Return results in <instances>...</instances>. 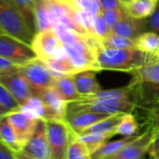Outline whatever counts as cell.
Here are the masks:
<instances>
[{
	"instance_id": "cell-1",
	"label": "cell",
	"mask_w": 159,
	"mask_h": 159,
	"mask_svg": "<svg viewBox=\"0 0 159 159\" xmlns=\"http://www.w3.org/2000/svg\"><path fill=\"white\" fill-rule=\"evenodd\" d=\"M130 74L132 79L126 86L131 101L137 109H149L159 99V60L155 57Z\"/></svg>"
},
{
	"instance_id": "cell-2",
	"label": "cell",
	"mask_w": 159,
	"mask_h": 159,
	"mask_svg": "<svg viewBox=\"0 0 159 159\" xmlns=\"http://www.w3.org/2000/svg\"><path fill=\"white\" fill-rule=\"evenodd\" d=\"M96 56L98 70L128 72L146 65L155 58L154 53L144 52L137 48L114 49L105 47L98 38L96 46Z\"/></svg>"
},
{
	"instance_id": "cell-3",
	"label": "cell",
	"mask_w": 159,
	"mask_h": 159,
	"mask_svg": "<svg viewBox=\"0 0 159 159\" xmlns=\"http://www.w3.org/2000/svg\"><path fill=\"white\" fill-rule=\"evenodd\" d=\"M0 30L29 45L36 34L22 12L10 0H0Z\"/></svg>"
},
{
	"instance_id": "cell-4",
	"label": "cell",
	"mask_w": 159,
	"mask_h": 159,
	"mask_svg": "<svg viewBox=\"0 0 159 159\" xmlns=\"http://www.w3.org/2000/svg\"><path fill=\"white\" fill-rule=\"evenodd\" d=\"M137 109L136 105L130 99L99 100L82 98L81 99L68 102L66 112L75 111H93L104 114L133 113Z\"/></svg>"
},
{
	"instance_id": "cell-5",
	"label": "cell",
	"mask_w": 159,
	"mask_h": 159,
	"mask_svg": "<svg viewBox=\"0 0 159 159\" xmlns=\"http://www.w3.org/2000/svg\"><path fill=\"white\" fill-rule=\"evenodd\" d=\"M45 121L51 159H66L68 146L77 134L71 129L65 119Z\"/></svg>"
},
{
	"instance_id": "cell-6",
	"label": "cell",
	"mask_w": 159,
	"mask_h": 159,
	"mask_svg": "<svg viewBox=\"0 0 159 159\" xmlns=\"http://www.w3.org/2000/svg\"><path fill=\"white\" fill-rule=\"evenodd\" d=\"M20 70L28 81L34 96L54 86L55 76L47 64L38 57L21 65Z\"/></svg>"
},
{
	"instance_id": "cell-7",
	"label": "cell",
	"mask_w": 159,
	"mask_h": 159,
	"mask_svg": "<svg viewBox=\"0 0 159 159\" xmlns=\"http://www.w3.org/2000/svg\"><path fill=\"white\" fill-rule=\"evenodd\" d=\"M0 84L10 92L21 108L25 106L34 96L28 81L20 69L0 73Z\"/></svg>"
},
{
	"instance_id": "cell-8",
	"label": "cell",
	"mask_w": 159,
	"mask_h": 159,
	"mask_svg": "<svg viewBox=\"0 0 159 159\" xmlns=\"http://www.w3.org/2000/svg\"><path fill=\"white\" fill-rule=\"evenodd\" d=\"M0 56L20 65L37 57L31 45L7 34L0 35Z\"/></svg>"
},
{
	"instance_id": "cell-9",
	"label": "cell",
	"mask_w": 159,
	"mask_h": 159,
	"mask_svg": "<svg viewBox=\"0 0 159 159\" xmlns=\"http://www.w3.org/2000/svg\"><path fill=\"white\" fill-rule=\"evenodd\" d=\"M31 47L37 57L46 61L56 56L64 44L58 38L53 28L37 32L32 40Z\"/></svg>"
},
{
	"instance_id": "cell-10",
	"label": "cell",
	"mask_w": 159,
	"mask_h": 159,
	"mask_svg": "<svg viewBox=\"0 0 159 159\" xmlns=\"http://www.w3.org/2000/svg\"><path fill=\"white\" fill-rule=\"evenodd\" d=\"M21 152L35 159H51V150L47 137L46 121L44 119H39L32 137Z\"/></svg>"
},
{
	"instance_id": "cell-11",
	"label": "cell",
	"mask_w": 159,
	"mask_h": 159,
	"mask_svg": "<svg viewBox=\"0 0 159 159\" xmlns=\"http://www.w3.org/2000/svg\"><path fill=\"white\" fill-rule=\"evenodd\" d=\"M156 128L146 126V129L136 139L128 142L117 153L108 159H141L148 152L149 147L153 139Z\"/></svg>"
},
{
	"instance_id": "cell-12",
	"label": "cell",
	"mask_w": 159,
	"mask_h": 159,
	"mask_svg": "<svg viewBox=\"0 0 159 159\" xmlns=\"http://www.w3.org/2000/svg\"><path fill=\"white\" fill-rule=\"evenodd\" d=\"M8 118L23 149L29 139L32 137L39 118H36L22 110L9 112Z\"/></svg>"
},
{
	"instance_id": "cell-13",
	"label": "cell",
	"mask_w": 159,
	"mask_h": 159,
	"mask_svg": "<svg viewBox=\"0 0 159 159\" xmlns=\"http://www.w3.org/2000/svg\"><path fill=\"white\" fill-rule=\"evenodd\" d=\"M37 97L40 98L44 107V120L65 119L68 102L62 98L54 87L41 91Z\"/></svg>"
},
{
	"instance_id": "cell-14",
	"label": "cell",
	"mask_w": 159,
	"mask_h": 159,
	"mask_svg": "<svg viewBox=\"0 0 159 159\" xmlns=\"http://www.w3.org/2000/svg\"><path fill=\"white\" fill-rule=\"evenodd\" d=\"M111 115L84 111L66 112L65 120L77 135H81L86 128L90 127L91 125L98 123L99 121Z\"/></svg>"
},
{
	"instance_id": "cell-15",
	"label": "cell",
	"mask_w": 159,
	"mask_h": 159,
	"mask_svg": "<svg viewBox=\"0 0 159 159\" xmlns=\"http://www.w3.org/2000/svg\"><path fill=\"white\" fill-rule=\"evenodd\" d=\"M111 31L115 35L135 39L147 31V19H136L126 14L115 25Z\"/></svg>"
},
{
	"instance_id": "cell-16",
	"label": "cell",
	"mask_w": 159,
	"mask_h": 159,
	"mask_svg": "<svg viewBox=\"0 0 159 159\" xmlns=\"http://www.w3.org/2000/svg\"><path fill=\"white\" fill-rule=\"evenodd\" d=\"M78 92L82 97L95 95L102 89L96 77L95 70H84L73 74Z\"/></svg>"
},
{
	"instance_id": "cell-17",
	"label": "cell",
	"mask_w": 159,
	"mask_h": 159,
	"mask_svg": "<svg viewBox=\"0 0 159 159\" xmlns=\"http://www.w3.org/2000/svg\"><path fill=\"white\" fill-rule=\"evenodd\" d=\"M59 95L66 102H72L81 99L83 97L78 92L73 75H63L55 77L53 86Z\"/></svg>"
},
{
	"instance_id": "cell-18",
	"label": "cell",
	"mask_w": 159,
	"mask_h": 159,
	"mask_svg": "<svg viewBox=\"0 0 159 159\" xmlns=\"http://www.w3.org/2000/svg\"><path fill=\"white\" fill-rule=\"evenodd\" d=\"M139 134L140 133L133 135V136H129V137H124L123 139L114 140V141H107L104 145H102L97 152H95L92 154V158L93 159H108V158H110L111 156L117 153L128 142H130L131 140L136 139Z\"/></svg>"
},
{
	"instance_id": "cell-19",
	"label": "cell",
	"mask_w": 159,
	"mask_h": 159,
	"mask_svg": "<svg viewBox=\"0 0 159 159\" xmlns=\"http://www.w3.org/2000/svg\"><path fill=\"white\" fill-rule=\"evenodd\" d=\"M156 3L152 0H132L125 10L126 13L136 19H147L153 11Z\"/></svg>"
},
{
	"instance_id": "cell-20",
	"label": "cell",
	"mask_w": 159,
	"mask_h": 159,
	"mask_svg": "<svg viewBox=\"0 0 159 159\" xmlns=\"http://www.w3.org/2000/svg\"><path fill=\"white\" fill-rule=\"evenodd\" d=\"M0 139L13 151H22V147L17 139L15 131L8 118V113L0 115Z\"/></svg>"
},
{
	"instance_id": "cell-21",
	"label": "cell",
	"mask_w": 159,
	"mask_h": 159,
	"mask_svg": "<svg viewBox=\"0 0 159 159\" xmlns=\"http://www.w3.org/2000/svg\"><path fill=\"white\" fill-rule=\"evenodd\" d=\"M34 14L37 32H41L52 28L50 21L48 0H35Z\"/></svg>"
},
{
	"instance_id": "cell-22",
	"label": "cell",
	"mask_w": 159,
	"mask_h": 159,
	"mask_svg": "<svg viewBox=\"0 0 159 159\" xmlns=\"http://www.w3.org/2000/svg\"><path fill=\"white\" fill-rule=\"evenodd\" d=\"M125 113H117V114H113L111 115L101 121H99L98 123L91 125L90 127L86 128L82 134H90V133H99V134H103V133H115L116 127L118 126L123 115Z\"/></svg>"
},
{
	"instance_id": "cell-23",
	"label": "cell",
	"mask_w": 159,
	"mask_h": 159,
	"mask_svg": "<svg viewBox=\"0 0 159 159\" xmlns=\"http://www.w3.org/2000/svg\"><path fill=\"white\" fill-rule=\"evenodd\" d=\"M136 48L148 53H155L159 50V35L146 31L134 39Z\"/></svg>"
},
{
	"instance_id": "cell-24",
	"label": "cell",
	"mask_w": 159,
	"mask_h": 159,
	"mask_svg": "<svg viewBox=\"0 0 159 159\" xmlns=\"http://www.w3.org/2000/svg\"><path fill=\"white\" fill-rule=\"evenodd\" d=\"M115 135H116L115 133H103V134L90 133V134L78 135V138L87 146L89 152H91V154H93Z\"/></svg>"
},
{
	"instance_id": "cell-25",
	"label": "cell",
	"mask_w": 159,
	"mask_h": 159,
	"mask_svg": "<svg viewBox=\"0 0 159 159\" xmlns=\"http://www.w3.org/2000/svg\"><path fill=\"white\" fill-rule=\"evenodd\" d=\"M47 66L50 67L52 72L55 77L63 76V75H73L77 73L76 69L72 66L68 57L57 58L53 57L44 61Z\"/></svg>"
},
{
	"instance_id": "cell-26",
	"label": "cell",
	"mask_w": 159,
	"mask_h": 159,
	"mask_svg": "<svg viewBox=\"0 0 159 159\" xmlns=\"http://www.w3.org/2000/svg\"><path fill=\"white\" fill-rule=\"evenodd\" d=\"M139 123L133 113H125L116 127V135L129 137L139 134Z\"/></svg>"
},
{
	"instance_id": "cell-27",
	"label": "cell",
	"mask_w": 159,
	"mask_h": 159,
	"mask_svg": "<svg viewBox=\"0 0 159 159\" xmlns=\"http://www.w3.org/2000/svg\"><path fill=\"white\" fill-rule=\"evenodd\" d=\"M66 159H93L87 146L78 138V135L71 140Z\"/></svg>"
},
{
	"instance_id": "cell-28",
	"label": "cell",
	"mask_w": 159,
	"mask_h": 159,
	"mask_svg": "<svg viewBox=\"0 0 159 159\" xmlns=\"http://www.w3.org/2000/svg\"><path fill=\"white\" fill-rule=\"evenodd\" d=\"M100 42L103 46L114 49H134L136 48L135 40L125 38L122 36H118L115 34H111L107 38L99 39Z\"/></svg>"
},
{
	"instance_id": "cell-29",
	"label": "cell",
	"mask_w": 159,
	"mask_h": 159,
	"mask_svg": "<svg viewBox=\"0 0 159 159\" xmlns=\"http://www.w3.org/2000/svg\"><path fill=\"white\" fill-rule=\"evenodd\" d=\"M10 1L22 12L30 27L37 33L34 14L35 0H10Z\"/></svg>"
},
{
	"instance_id": "cell-30",
	"label": "cell",
	"mask_w": 159,
	"mask_h": 159,
	"mask_svg": "<svg viewBox=\"0 0 159 159\" xmlns=\"http://www.w3.org/2000/svg\"><path fill=\"white\" fill-rule=\"evenodd\" d=\"M53 29L64 45H72L80 41L84 37H86V36H82L74 32L73 30L66 27L63 25H57L53 26Z\"/></svg>"
},
{
	"instance_id": "cell-31",
	"label": "cell",
	"mask_w": 159,
	"mask_h": 159,
	"mask_svg": "<svg viewBox=\"0 0 159 159\" xmlns=\"http://www.w3.org/2000/svg\"><path fill=\"white\" fill-rule=\"evenodd\" d=\"M0 104L9 112L21 110V106L1 84H0Z\"/></svg>"
},
{
	"instance_id": "cell-32",
	"label": "cell",
	"mask_w": 159,
	"mask_h": 159,
	"mask_svg": "<svg viewBox=\"0 0 159 159\" xmlns=\"http://www.w3.org/2000/svg\"><path fill=\"white\" fill-rule=\"evenodd\" d=\"M145 125L154 128H159V99L149 109L144 111Z\"/></svg>"
},
{
	"instance_id": "cell-33",
	"label": "cell",
	"mask_w": 159,
	"mask_h": 159,
	"mask_svg": "<svg viewBox=\"0 0 159 159\" xmlns=\"http://www.w3.org/2000/svg\"><path fill=\"white\" fill-rule=\"evenodd\" d=\"M94 26H95V34L99 39H104L112 34L111 28L106 22L102 13L95 16L94 19Z\"/></svg>"
},
{
	"instance_id": "cell-34",
	"label": "cell",
	"mask_w": 159,
	"mask_h": 159,
	"mask_svg": "<svg viewBox=\"0 0 159 159\" xmlns=\"http://www.w3.org/2000/svg\"><path fill=\"white\" fill-rule=\"evenodd\" d=\"M103 17L105 18L106 22L110 25V27L112 29L115 25L127 13L125 10V8L122 9H114V10H108V11H101Z\"/></svg>"
},
{
	"instance_id": "cell-35",
	"label": "cell",
	"mask_w": 159,
	"mask_h": 159,
	"mask_svg": "<svg viewBox=\"0 0 159 159\" xmlns=\"http://www.w3.org/2000/svg\"><path fill=\"white\" fill-rule=\"evenodd\" d=\"M147 31L159 35V0L155 5L152 13L147 18Z\"/></svg>"
},
{
	"instance_id": "cell-36",
	"label": "cell",
	"mask_w": 159,
	"mask_h": 159,
	"mask_svg": "<svg viewBox=\"0 0 159 159\" xmlns=\"http://www.w3.org/2000/svg\"><path fill=\"white\" fill-rule=\"evenodd\" d=\"M20 67H21L20 64H17L11 60H9L5 57L0 56V73L16 71V70H19Z\"/></svg>"
},
{
	"instance_id": "cell-37",
	"label": "cell",
	"mask_w": 159,
	"mask_h": 159,
	"mask_svg": "<svg viewBox=\"0 0 159 159\" xmlns=\"http://www.w3.org/2000/svg\"><path fill=\"white\" fill-rule=\"evenodd\" d=\"M152 158L159 159V128H156L153 139L147 152Z\"/></svg>"
},
{
	"instance_id": "cell-38",
	"label": "cell",
	"mask_w": 159,
	"mask_h": 159,
	"mask_svg": "<svg viewBox=\"0 0 159 159\" xmlns=\"http://www.w3.org/2000/svg\"><path fill=\"white\" fill-rule=\"evenodd\" d=\"M16 152L0 139V159H16Z\"/></svg>"
},
{
	"instance_id": "cell-39",
	"label": "cell",
	"mask_w": 159,
	"mask_h": 159,
	"mask_svg": "<svg viewBox=\"0 0 159 159\" xmlns=\"http://www.w3.org/2000/svg\"><path fill=\"white\" fill-rule=\"evenodd\" d=\"M98 1L100 3L102 11L125 8L120 0H98Z\"/></svg>"
},
{
	"instance_id": "cell-40",
	"label": "cell",
	"mask_w": 159,
	"mask_h": 159,
	"mask_svg": "<svg viewBox=\"0 0 159 159\" xmlns=\"http://www.w3.org/2000/svg\"><path fill=\"white\" fill-rule=\"evenodd\" d=\"M16 159H35V158L29 157V156L25 155V153H23L22 152H16Z\"/></svg>"
},
{
	"instance_id": "cell-41",
	"label": "cell",
	"mask_w": 159,
	"mask_h": 159,
	"mask_svg": "<svg viewBox=\"0 0 159 159\" xmlns=\"http://www.w3.org/2000/svg\"><path fill=\"white\" fill-rule=\"evenodd\" d=\"M7 113H9V111L0 104V115H3V114H7Z\"/></svg>"
},
{
	"instance_id": "cell-42",
	"label": "cell",
	"mask_w": 159,
	"mask_h": 159,
	"mask_svg": "<svg viewBox=\"0 0 159 159\" xmlns=\"http://www.w3.org/2000/svg\"><path fill=\"white\" fill-rule=\"evenodd\" d=\"M120 1L122 2V4H123V6L125 7V6H126L129 2H131L132 0H120Z\"/></svg>"
},
{
	"instance_id": "cell-43",
	"label": "cell",
	"mask_w": 159,
	"mask_h": 159,
	"mask_svg": "<svg viewBox=\"0 0 159 159\" xmlns=\"http://www.w3.org/2000/svg\"><path fill=\"white\" fill-rule=\"evenodd\" d=\"M154 55H155V57H156V58H157V59L159 60V50H158V51H157V52H156L154 53Z\"/></svg>"
},
{
	"instance_id": "cell-44",
	"label": "cell",
	"mask_w": 159,
	"mask_h": 159,
	"mask_svg": "<svg viewBox=\"0 0 159 159\" xmlns=\"http://www.w3.org/2000/svg\"><path fill=\"white\" fill-rule=\"evenodd\" d=\"M152 2H154V3H157L158 0H152Z\"/></svg>"
},
{
	"instance_id": "cell-45",
	"label": "cell",
	"mask_w": 159,
	"mask_h": 159,
	"mask_svg": "<svg viewBox=\"0 0 159 159\" xmlns=\"http://www.w3.org/2000/svg\"><path fill=\"white\" fill-rule=\"evenodd\" d=\"M2 34H4V33H3V32H2L1 30H0V35H2Z\"/></svg>"
},
{
	"instance_id": "cell-46",
	"label": "cell",
	"mask_w": 159,
	"mask_h": 159,
	"mask_svg": "<svg viewBox=\"0 0 159 159\" xmlns=\"http://www.w3.org/2000/svg\"><path fill=\"white\" fill-rule=\"evenodd\" d=\"M150 159H155V158H150Z\"/></svg>"
}]
</instances>
